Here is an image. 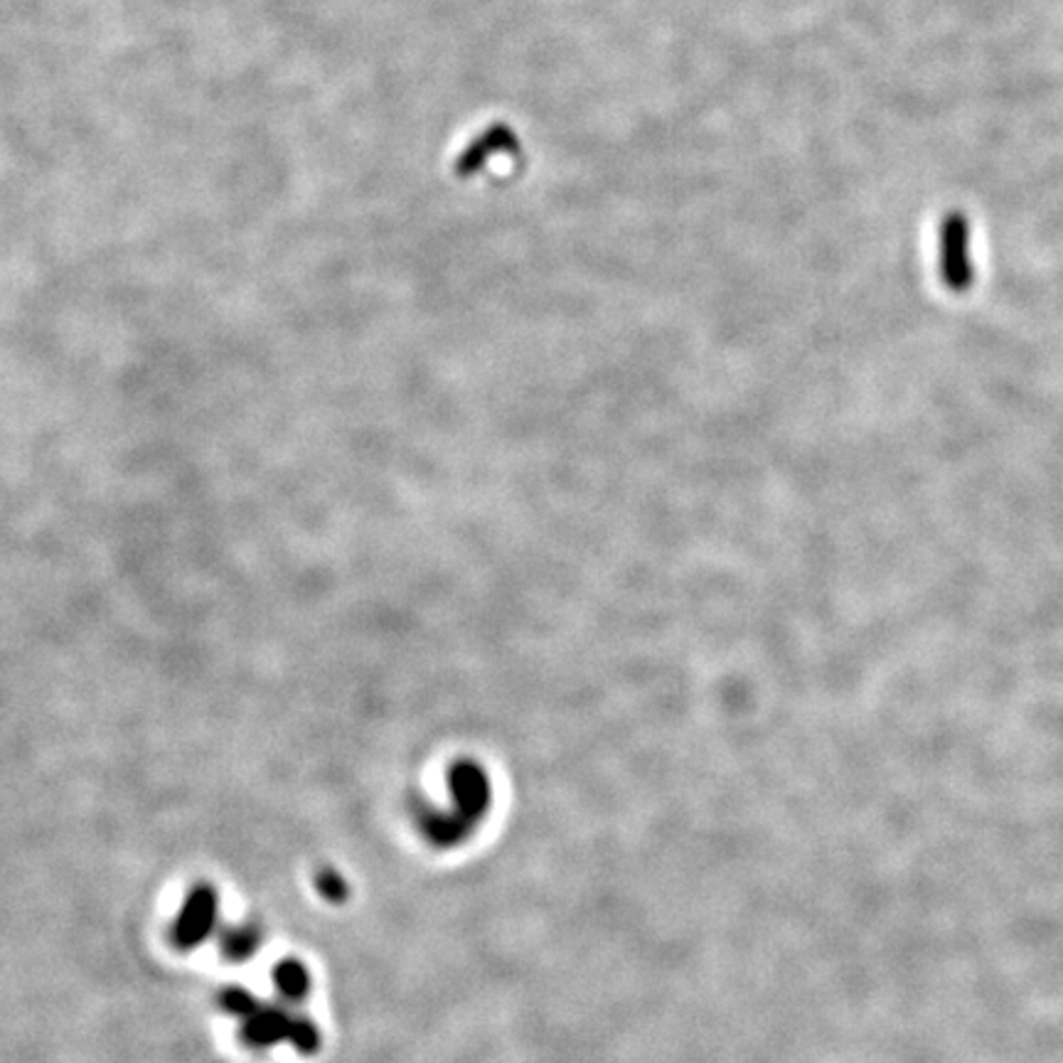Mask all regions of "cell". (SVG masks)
Returning a JSON list of instances; mask_svg holds the SVG:
<instances>
[{"instance_id": "cell-1", "label": "cell", "mask_w": 1063, "mask_h": 1063, "mask_svg": "<svg viewBox=\"0 0 1063 1063\" xmlns=\"http://www.w3.org/2000/svg\"><path fill=\"white\" fill-rule=\"evenodd\" d=\"M941 276L951 291L973 286L970 259V222L963 213H948L941 225Z\"/></svg>"}, {"instance_id": "cell-2", "label": "cell", "mask_w": 1063, "mask_h": 1063, "mask_svg": "<svg viewBox=\"0 0 1063 1063\" xmlns=\"http://www.w3.org/2000/svg\"><path fill=\"white\" fill-rule=\"evenodd\" d=\"M217 921V894L209 884L195 886L190 896L185 898L183 911L173 926V943L180 951L197 948L209 938Z\"/></svg>"}, {"instance_id": "cell-3", "label": "cell", "mask_w": 1063, "mask_h": 1063, "mask_svg": "<svg viewBox=\"0 0 1063 1063\" xmlns=\"http://www.w3.org/2000/svg\"><path fill=\"white\" fill-rule=\"evenodd\" d=\"M449 788L453 798V813L478 823L490 808V783L485 770L475 761H455L449 768Z\"/></svg>"}, {"instance_id": "cell-4", "label": "cell", "mask_w": 1063, "mask_h": 1063, "mask_svg": "<svg viewBox=\"0 0 1063 1063\" xmlns=\"http://www.w3.org/2000/svg\"><path fill=\"white\" fill-rule=\"evenodd\" d=\"M291 1022L294 1020L282 1010H256L252 1016H247L242 1036L249 1046H272L288 1039Z\"/></svg>"}, {"instance_id": "cell-5", "label": "cell", "mask_w": 1063, "mask_h": 1063, "mask_svg": "<svg viewBox=\"0 0 1063 1063\" xmlns=\"http://www.w3.org/2000/svg\"><path fill=\"white\" fill-rule=\"evenodd\" d=\"M419 825H422V833L431 839V843L439 847H451L463 843L469 837L475 825L465 820V817L451 813H434V810H424L422 817H419Z\"/></svg>"}, {"instance_id": "cell-6", "label": "cell", "mask_w": 1063, "mask_h": 1063, "mask_svg": "<svg viewBox=\"0 0 1063 1063\" xmlns=\"http://www.w3.org/2000/svg\"><path fill=\"white\" fill-rule=\"evenodd\" d=\"M515 146H518V138H515V134L510 131L508 126L490 128V131L481 138V141H478L475 146H471L469 154L463 156L461 170H478V168L483 166V160L488 158L490 150H493V154H500V150H510V148H515Z\"/></svg>"}, {"instance_id": "cell-7", "label": "cell", "mask_w": 1063, "mask_h": 1063, "mask_svg": "<svg viewBox=\"0 0 1063 1063\" xmlns=\"http://www.w3.org/2000/svg\"><path fill=\"white\" fill-rule=\"evenodd\" d=\"M274 985L286 1000H301L308 995L311 975L308 970L303 967V963L296 961V957H286V961H282L274 967Z\"/></svg>"}, {"instance_id": "cell-8", "label": "cell", "mask_w": 1063, "mask_h": 1063, "mask_svg": "<svg viewBox=\"0 0 1063 1063\" xmlns=\"http://www.w3.org/2000/svg\"><path fill=\"white\" fill-rule=\"evenodd\" d=\"M259 931L254 926L229 928L225 936H222V953H225L227 961H247V957L259 951Z\"/></svg>"}, {"instance_id": "cell-9", "label": "cell", "mask_w": 1063, "mask_h": 1063, "mask_svg": "<svg viewBox=\"0 0 1063 1063\" xmlns=\"http://www.w3.org/2000/svg\"><path fill=\"white\" fill-rule=\"evenodd\" d=\"M288 1042L291 1046H294L296 1051H301V1054H315V1051L321 1049V1032H318V1026H315L313 1022L308 1020H294L291 1022V1032H288Z\"/></svg>"}, {"instance_id": "cell-10", "label": "cell", "mask_w": 1063, "mask_h": 1063, "mask_svg": "<svg viewBox=\"0 0 1063 1063\" xmlns=\"http://www.w3.org/2000/svg\"><path fill=\"white\" fill-rule=\"evenodd\" d=\"M219 1004L229 1014H237V1016H252L256 1010H259V1002H256L249 992L242 987H227L219 995Z\"/></svg>"}, {"instance_id": "cell-11", "label": "cell", "mask_w": 1063, "mask_h": 1063, "mask_svg": "<svg viewBox=\"0 0 1063 1063\" xmlns=\"http://www.w3.org/2000/svg\"><path fill=\"white\" fill-rule=\"evenodd\" d=\"M315 886H318V894L333 904H343L347 898V884L335 869H321L315 876Z\"/></svg>"}]
</instances>
